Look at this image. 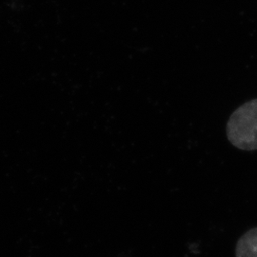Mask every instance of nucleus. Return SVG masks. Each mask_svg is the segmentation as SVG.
Returning a JSON list of instances; mask_svg holds the SVG:
<instances>
[{
	"mask_svg": "<svg viewBox=\"0 0 257 257\" xmlns=\"http://www.w3.org/2000/svg\"><path fill=\"white\" fill-rule=\"evenodd\" d=\"M227 136L240 150H257V98L243 104L230 115Z\"/></svg>",
	"mask_w": 257,
	"mask_h": 257,
	"instance_id": "obj_1",
	"label": "nucleus"
},
{
	"mask_svg": "<svg viewBox=\"0 0 257 257\" xmlns=\"http://www.w3.org/2000/svg\"><path fill=\"white\" fill-rule=\"evenodd\" d=\"M236 257H257V228L251 229L239 239Z\"/></svg>",
	"mask_w": 257,
	"mask_h": 257,
	"instance_id": "obj_2",
	"label": "nucleus"
}]
</instances>
